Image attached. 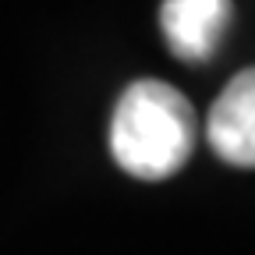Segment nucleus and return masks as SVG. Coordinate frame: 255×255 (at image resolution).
I'll list each match as a JSON object with an SVG mask.
<instances>
[{"mask_svg": "<svg viewBox=\"0 0 255 255\" xmlns=\"http://www.w3.org/2000/svg\"><path fill=\"white\" fill-rule=\"evenodd\" d=\"M191 149L195 110L174 85L142 78L121 92L110 121V152L124 174L163 181L188 163Z\"/></svg>", "mask_w": 255, "mask_h": 255, "instance_id": "obj_1", "label": "nucleus"}, {"mask_svg": "<svg viewBox=\"0 0 255 255\" xmlns=\"http://www.w3.org/2000/svg\"><path fill=\"white\" fill-rule=\"evenodd\" d=\"M231 0H163L159 7V28L167 36V46L184 64L213 60L231 28Z\"/></svg>", "mask_w": 255, "mask_h": 255, "instance_id": "obj_2", "label": "nucleus"}, {"mask_svg": "<svg viewBox=\"0 0 255 255\" xmlns=\"http://www.w3.org/2000/svg\"><path fill=\"white\" fill-rule=\"evenodd\" d=\"M209 145L234 167H255V68L234 75L206 121Z\"/></svg>", "mask_w": 255, "mask_h": 255, "instance_id": "obj_3", "label": "nucleus"}]
</instances>
